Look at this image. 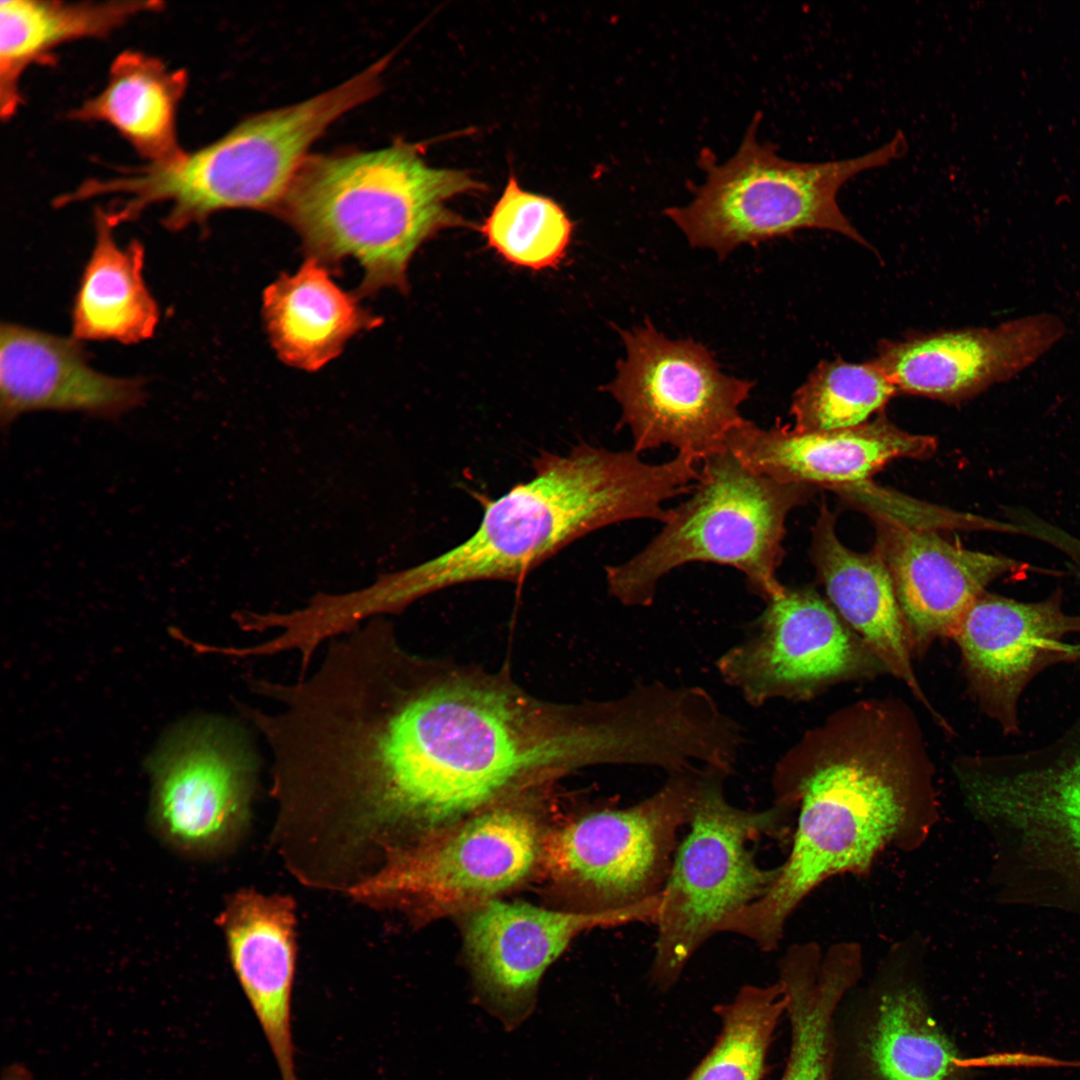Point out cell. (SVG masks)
<instances>
[{
	"label": "cell",
	"mask_w": 1080,
	"mask_h": 1080,
	"mask_svg": "<svg viewBox=\"0 0 1080 1080\" xmlns=\"http://www.w3.org/2000/svg\"><path fill=\"white\" fill-rule=\"evenodd\" d=\"M637 722L619 699L560 704L506 673L371 647L325 717L319 760L361 824L418 840L581 768L630 765Z\"/></svg>",
	"instance_id": "6da1fadb"
},
{
	"label": "cell",
	"mask_w": 1080,
	"mask_h": 1080,
	"mask_svg": "<svg viewBox=\"0 0 1080 1080\" xmlns=\"http://www.w3.org/2000/svg\"><path fill=\"white\" fill-rule=\"evenodd\" d=\"M935 775L920 722L900 697L856 700L806 730L772 776L773 801L797 813L790 853L771 889L722 933L771 952L822 883L866 877L889 848H920L939 820Z\"/></svg>",
	"instance_id": "7a4b0ae2"
},
{
	"label": "cell",
	"mask_w": 1080,
	"mask_h": 1080,
	"mask_svg": "<svg viewBox=\"0 0 1080 1080\" xmlns=\"http://www.w3.org/2000/svg\"><path fill=\"white\" fill-rule=\"evenodd\" d=\"M533 477L484 504L477 530L464 542L414 567L382 575L376 583L384 610L408 605L444 588L483 581L520 582L539 564L586 534L607 525L652 519L665 523L663 504L691 493L697 462L678 453L649 464L633 450L611 451L580 443L568 453L542 452Z\"/></svg>",
	"instance_id": "3957f363"
},
{
	"label": "cell",
	"mask_w": 1080,
	"mask_h": 1080,
	"mask_svg": "<svg viewBox=\"0 0 1080 1080\" xmlns=\"http://www.w3.org/2000/svg\"><path fill=\"white\" fill-rule=\"evenodd\" d=\"M423 155V145L400 139L381 149L310 154L277 212L313 257H353L367 289L406 290L422 244L471 227L448 202L486 189L468 172L432 167Z\"/></svg>",
	"instance_id": "277c9868"
},
{
	"label": "cell",
	"mask_w": 1080,
	"mask_h": 1080,
	"mask_svg": "<svg viewBox=\"0 0 1080 1080\" xmlns=\"http://www.w3.org/2000/svg\"><path fill=\"white\" fill-rule=\"evenodd\" d=\"M390 59L387 55L307 100L249 116L198 150L93 178L89 195L122 197L109 210L117 226L153 205L167 204L161 222L172 232L203 224L221 210L277 211L312 144L344 113L377 94Z\"/></svg>",
	"instance_id": "5b68a950"
},
{
	"label": "cell",
	"mask_w": 1080,
	"mask_h": 1080,
	"mask_svg": "<svg viewBox=\"0 0 1080 1080\" xmlns=\"http://www.w3.org/2000/svg\"><path fill=\"white\" fill-rule=\"evenodd\" d=\"M702 462L692 495L672 508L657 536L630 560L605 568L608 590L623 605H651L660 579L691 562L739 570L748 590L766 602L784 593L777 570L785 522L808 485L758 475L727 448Z\"/></svg>",
	"instance_id": "8992f818"
},
{
	"label": "cell",
	"mask_w": 1080,
	"mask_h": 1080,
	"mask_svg": "<svg viewBox=\"0 0 1080 1080\" xmlns=\"http://www.w3.org/2000/svg\"><path fill=\"white\" fill-rule=\"evenodd\" d=\"M729 775L703 769L689 831L660 894L650 977L661 991L678 982L727 918L762 898L780 874V865L761 866L751 845L764 837L787 840L796 810L775 801L763 810L733 805L724 793Z\"/></svg>",
	"instance_id": "52a82bcc"
},
{
	"label": "cell",
	"mask_w": 1080,
	"mask_h": 1080,
	"mask_svg": "<svg viewBox=\"0 0 1080 1080\" xmlns=\"http://www.w3.org/2000/svg\"><path fill=\"white\" fill-rule=\"evenodd\" d=\"M754 118L728 161L717 165L703 153L706 171L693 200L665 214L689 243L709 248L719 257L742 244H756L800 229H824L866 245L841 211L839 189L857 174L900 158L907 141L899 131L883 146L842 160L806 163L780 157L776 146L756 138Z\"/></svg>",
	"instance_id": "ba28073f"
},
{
	"label": "cell",
	"mask_w": 1080,
	"mask_h": 1080,
	"mask_svg": "<svg viewBox=\"0 0 1080 1080\" xmlns=\"http://www.w3.org/2000/svg\"><path fill=\"white\" fill-rule=\"evenodd\" d=\"M705 767L668 774L659 790L629 807L589 811L542 842L540 862L584 910L632 908L660 896L688 825Z\"/></svg>",
	"instance_id": "9c48e42d"
},
{
	"label": "cell",
	"mask_w": 1080,
	"mask_h": 1080,
	"mask_svg": "<svg viewBox=\"0 0 1080 1080\" xmlns=\"http://www.w3.org/2000/svg\"><path fill=\"white\" fill-rule=\"evenodd\" d=\"M621 336L626 357L603 389L621 406L618 425L630 429L632 450L670 445L698 463L725 450L753 383L723 374L703 345L670 340L650 320Z\"/></svg>",
	"instance_id": "30bf717a"
},
{
	"label": "cell",
	"mask_w": 1080,
	"mask_h": 1080,
	"mask_svg": "<svg viewBox=\"0 0 1080 1080\" xmlns=\"http://www.w3.org/2000/svg\"><path fill=\"white\" fill-rule=\"evenodd\" d=\"M542 842L532 813L505 802L392 849L351 894L407 904L430 916L474 909L523 880L540 860Z\"/></svg>",
	"instance_id": "8fae6325"
},
{
	"label": "cell",
	"mask_w": 1080,
	"mask_h": 1080,
	"mask_svg": "<svg viewBox=\"0 0 1080 1080\" xmlns=\"http://www.w3.org/2000/svg\"><path fill=\"white\" fill-rule=\"evenodd\" d=\"M754 630L716 661L722 679L752 707L807 701L835 685L888 671L864 640L809 588L768 602Z\"/></svg>",
	"instance_id": "7c38bea8"
},
{
	"label": "cell",
	"mask_w": 1080,
	"mask_h": 1080,
	"mask_svg": "<svg viewBox=\"0 0 1080 1080\" xmlns=\"http://www.w3.org/2000/svg\"><path fill=\"white\" fill-rule=\"evenodd\" d=\"M260 767L254 739L240 721L204 715L184 723L150 760L159 830L187 851L224 845L248 818Z\"/></svg>",
	"instance_id": "4fadbf2b"
},
{
	"label": "cell",
	"mask_w": 1080,
	"mask_h": 1080,
	"mask_svg": "<svg viewBox=\"0 0 1080 1080\" xmlns=\"http://www.w3.org/2000/svg\"><path fill=\"white\" fill-rule=\"evenodd\" d=\"M1080 614L1062 608V592L1020 602L985 591L964 614L952 639L960 651L970 696L1006 734L1019 730V699L1044 669L1080 661Z\"/></svg>",
	"instance_id": "5bb4252c"
},
{
	"label": "cell",
	"mask_w": 1080,
	"mask_h": 1080,
	"mask_svg": "<svg viewBox=\"0 0 1080 1080\" xmlns=\"http://www.w3.org/2000/svg\"><path fill=\"white\" fill-rule=\"evenodd\" d=\"M953 772L976 816L1080 871V727L1036 751L959 757Z\"/></svg>",
	"instance_id": "9a60e30c"
},
{
	"label": "cell",
	"mask_w": 1080,
	"mask_h": 1080,
	"mask_svg": "<svg viewBox=\"0 0 1080 1080\" xmlns=\"http://www.w3.org/2000/svg\"><path fill=\"white\" fill-rule=\"evenodd\" d=\"M660 896L617 911H555L527 903L488 900L475 907L465 927L473 973L489 1007L507 1026L533 1008L540 978L579 934L597 927L655 924Z\"/></svg>",
	"instance_id": "2e32d148"
},
{
	"label": "cell",
	"mask_w": 1080,
	"mask_h": 1080,
	"mask_svg": "<svg viewBox=\"0 0 1080 1080\" xmlns=\"http://www.w3.org/2000/svg\"><path fill=\"white\" fill-rule=\"evenodd\" d=\"M1052 313L1017 318L989 328L911 336L880 345L874 362L898 392L960 402L1016 376L1065 334Z\"/></svg>",
	"instance_id": "e0dca14e"
},
{
	"label": "cell",
	"mask_w": 1080,
	"mask_h": 1080,
	"mask_svg": "<svg viewBox=\"0 0 1080 1080\" xmlns=\"http://www.w3.org/2000/svg\"><path fill=\"white\" fill-rule=\"evenodd\" d=\"M920 948L895 945L866 991L847 1046L852 1080H966L970 1069L912 969Z\"/></svg>",
	"instance_id": "ac0fdd59"
},
{
	"label": "cell",
	"mask_w": 1080,
	"mask_h": 1080,
	"mask_svg": "<svg viewBox=\"0 0 1080 1080\" xmlns=\"http://www.w3.org/2000/svg\"><path fill=\"white\" fill-rule=\"evenodd\" d=\"M880 552L890 573L913 656L940 638H952L968 608L1003 575L1025 564L1001 554L974 551L936 533L879 520Z\"/></svg>",
	"instance_id": "d6986e66"
},
{
	"label": "cell",
	"mask_w": 1080,
	"mask_h": 1080,
	"mask_svg": "<svg viewBox=\"0 0 1080 1080\" xmlns=\"http://www.w3.org/2000/svg\"><path fill=\"white\" fill-rule=\"evenodd\" d=\"M142 378L95 370L82 343L15 323L0 329V416L3 428L35 411L80 412L115 419L146 400Z\"/></svg>",
	"instance_id": "ffe728a7"
},
{
	"label": "cell",
	"mask_w": 1080,
	"mask_h": 1080,
	"mask_svg": "<svg viewBox=\"0 0 1080 1080\" xmlns=\"http://www.w3.org/2000/svg\"><path fill=\"white\" fill-rule=\"evenodd\" d=\"M725 445L750 471L803 485L864 481L895 459L928 457L936 449L934 438L904 431L885 417L814 432L779 423L764 429L744 419L728 433Z\"/></svg>",
	"instance_id": "44dd1931"
},
{
	"label": "cell",
	"mask_w": 1080,
	"mask_h": 1080,
	"mask_svg": "<svg viewBox=\"0 0 1080 1080\" xmlns=\"http://www.w3.org/2000/svg\"><path fill=\"white\" fill-rule=\"evenodd\" d=\"M219 922L233 969L270 1046L281 1080H299L291 1029L294 903L288 897L242 891L228 903Z\"/></svg>",
	"instance_id": "7402d4cb"
},
{
	"label": "cell",
	"mask_w": 1080,
	"mask_h": 1080,
	"mask_svg": "<svg viewBox=\"0 0 1080 1080\" xmlns=\"http://www.w3.org/2000/svg\"><path fill=\"white\" fill-rule=\"evenodd\" d=\"M812 558L839 616L864 640L888 674L905 684L935 723L950 730L916 676L894 585L877 548L868 553L847 548L823 505L814 529Z\"/></svg>",
	"instance_id": "603a6c76"
},
{
	"label": "cell",
	"mask_w": 1080,
	"mask_h": 1080,
	"mask_svg": "<svg viewBox=\"0 0 1080 1080\" xmlns=\"http://www.w3.org/2000/svg\"><path fill=\"white\" fill-rule=\"evenodd\" d=\"M786 997L790 1047L779 1080H832L836 1054L835 1014L863 973L856 942L823 952L814 942L791 945L778 963Z\"/></svg>",
	"instance_id": "cb8c5ba5"
},
{
	"label": "cell",
	"mask_w": 1080,
	"mask_h": 1080,
	"mask_svg": "<svg viewBox=\"0 0 1080 1080\" xmlns=\"http://www.w3.org/2000/svg\"><path fill=\"white\" fill-rule=\"evenodd\" d=\"M263 316L280 359L308 371L326 365L353 335L377 321L312 256L265 289Z\"/></svg>",
	"instance_id": "d4e9b609"
},
{
	"label": "cell",
	"mask_w": 1080,
	"mask_h": 1080,
	"mask_svg": "<svg viewBox=\"0 0 1080 1080\" xmlns=\"http://www.w3.org/2000/svg\"><path fill=\"white\" fill-rule=\"evenodd\" d=\"M162 1L2 0L0 2V112L11 119L23 103L20 81L34 64L74 40L105 38L138 15L162 10Z\"/></svg>",
	"instance_id": "484cf974"
},
{
	"label": "cell",
	"mask_w": 1080,
	"mask_h": 1080,
	"mask_svg": "<svg viewBox=\"0 0 1080 1080\" xmlns=\"http://www.w3.org/2000/svg\"><path fill=\"white\" fill-rule=\"evenodd\" d=\"M188 86L185 69L137 50L115 57L105 87L69 114L82 122H105L147 163H164L184 150L177 135L178 107Z\"/></svg>",
	"instance_id": "4316f807"
},
{
	"label": "cell",
	"mask_w": 1080,
	"mask_h": 1080,
	"mask_svg": "<svg viewBox=\"0 0 1080 1080\" xmlns=\"http://www.w3.org/2000/svg\"><path fill=\"white\" fill-rule=\"evenodd\" d=\"M94 224V246L71 309V336L126 345L148 340L160 310L143 276L145 248L137 239L120 246L104 209H96Z\"/></svg>",
	"instance_id": "83f0119b"
},
{
	"label": "cell",
	"mask_w": 1080,
	"mask_h": 1080,
	"mask_svg": "<svg viewBox=\"0 0 1080 1080\" xmlns=\"http://www.w3.org/2000/svg\"><path fill=\"white\" fill-rule=\"evenodd\" d=\"M781 983L744 985L728 1002L714 1006L720 1031L685 1080H763L775 1030L786 1014Z\"/></svg>",
	"instance_id": "f1b7e54d"
},
{
	"label": "cell",
	"mask_w": 1080,
	"mask_h": 1080,
	"mask_svg": "<svg viewBox=\"0 0 1080 1080\" xmlns=\"http://www.w3.org/2000/svg\"><path fill=\"white\" fill-rule=\"evenodd\" d=\"M573 223L553 199L524 190L515 175L480 227L489 247L507 262L533 270L565 257Z\"/></svg>",
	"instance_id": "f546056e"
},
{
	"label": "cell",
	"mask_w": 1080,
	"mask_h": 1080,
	"mask_svg": "<svg viewBox=\"0 0 1080 1080\" xmlns=\"http://www.w3.org/2000/svg\"><path fill=\"white\" fill-rule=\"evenodd\" d=\"M897 392L874 361H823L793 396L794 428L814 432L862 425Z\"/></svg>",
	"instance_id": "4dcf8cb0"
},
{
	"label": "cell",
	"mask_w": 1080,
	"mask_h": 1080,
	"mask_svg": "<svg viewBox=\"0 0 1080 1080\" xmlns=\"http://www.w3.org/2000/svg\"><path fill=\"white\" fill-rule=\"evenodd\" d=\"M1 1080H33L32 1073L29 1069L19 1063H14L7 1066L2 1073Z\"/></svg>",
	"instance_id": "1f68e13d"
}]
</instances>
